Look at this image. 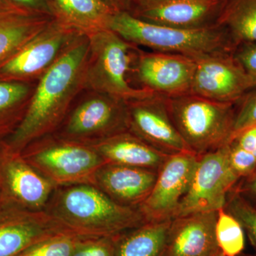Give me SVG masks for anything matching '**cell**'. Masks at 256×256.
I'll return each instance as SVG.
<instances>
[{"label":"cell","mask_w":256,"mask_h":256,"mask_svg":"<svg viewBox=\"0 0 256 256\" xmlns=\"http://www.w3.org/2000/svg\"><path fill=\"white\" fill-rule=\"evenodd\" d=\"M89 47L88 36L82 34L42 76L22 121L2 146L21 153L28 144L50 136L62 126L72 101L85 88Z\"/></svg>","instance_id":"1"},{"label":"cell","mask_w":256,"mask_h":256,"mask_svg":"<svg viewBox=\"0 0 256 256\" xmlns=\"http://www.w3.org/2000/svg\"><path fill=\"white\" fill-rule=\"evenodd\" d=\"M45 210L84 238L117 236L146 222L139 208L120 204L88 184L57 188Z\"/></svg>","instance_id":"2"},{"label":"cell","mask_w":256,"mask_h":256,"mask_svg":"<svg viewBox=\"0 0 256 256\" xmlns=\"http://www.w3.org/2000/svg\"><path fill=\"white\" fill-rule=\"evenodd\" d=\"M108 28L136 46L192 58L234 54L236 50L226 31L217 24L206 28L184 30L148 22L124 12L114 13Z\"/></svg>","instance_id":"3"},{"label":"cell","mask_w":256,"mask_h":256,"mask_svg":"<svg viewBox=\"0 0 256 256\" xmlns=\"http://www.w3.org/2000/svg\"><path fill=\"white\" fill-rule=\"evenodd\" d=\"M87 35L90 47L85 88L127 102L156 95L146 89L134 87L130 82L139 50L137 46L109 28Z\"/></svg>","instance_id":"4"},{"label":"cell","mask_w":256,"mask_h":256,"mask_svg":"<svg viewBox=\"0 0 256 256\" xmlns=\"http://www.w3.org/2000/svg\"><path fill=\"white\" fill-rule=\"evenodd\" d=\"M166 102L175 127L195 156L216 150L232 138L236 104L192 94L166 98Z\"/></svg>","instance_id":"5"},{"label":"cell","mask_w":256,"mask_h":256,"mask_svg":"<svg viewBox=\"0 0 256 256\" xmlns=\"http://www.w3.org/2000/svg\"><path fill=\"white\" fill-rule=\"evenodd\" d=\"M24 159L56 188L74 185L95 186L98 170L107 164L90 146L52 134L28 144Z\"/></svg>","instance_id":"6"},{"label":"cell","mask_w":256,"mask_h":256,"mask_svg":"<svg viewBox=\"0 0 256 256\" xmlns=\"http://www.w3.org/2000/svg\"><path fill=\"white\" fill-rule=\"evenodd\" d=\"M82 32L54 18L18 53L0 66V80L34 82L40 78Z\"/></svg>","instance_id":"7"},{"label":"cell","mask_w":256,"mask_h":256,"mask_svg":"<svg viewBox=\"0 0 256 256\" xmlns=\"http://www.w3.org/2000/svg\"><path fill=\"white\" fill-rule=\"evenodd\" d=\"M238 178L229 162L228 142L216 150L198 156L191 185L174 218L224 208Z\"/></svg>","instance_id":"8"},{"label":"cell","mask_w":256,"mask_h":256,"mask_svg":"<svg viewBox=\"0 0 256 256\" xmlns=\"http://www.w3.org/2000/svg\"><path fill=\"white\" fill-rule=\"evenodd\" d=\"M127 130L128 102L92 92L72 111L58 137L90 144Z\"/></svg>","instance_id":"9"},{"label":"cell","mask_w":256,"mask_h":256,"mask_svg":"<svg viewBox=\"0 0 256 256\" xmlns=\"http://www.w3.org/2000/svg\"><path fill=\"white\" fill-rule=\"evenodd\" d=\"M56 188L21 153L8 150L0 144V207L45 210Z\"/></svg>","instance_id":"10"},{"label":"cell","mask_w":256,"mask_h":256,"mask_svg":"<svg viewBox=\"0 0 256 256\" xmlns=\"http://www.w3.org/2000/svg\"><path fill=\"white\" fill-rule=\"evenodd\" d=\"M196 62L188 56L138 50L132 76L140 85L164 98L191 94Z\"/></svg>","instance_id":"11"},{"label":"cell","mask_w":256,"mask_h":256,"mask_svg":"<svg viewBox=\"0 0 256 256\" xmlns=\"http://www.w3.org/2000/svg\"><path fill=\"white\" fill-rule=\"evenodd\" d=\"M198 156L182 152L168 156L158 172L154 186L139 206L146 222L174 218L191 185Z\"/></svg>","instance_id":"12"},{"label":"cell","mask_w":256,"mask_h":256,"mask_svg":"<svg viewBox=\"0 0 256 256\" xmlns=\"http://www.w3.org/2000/svg\"><path fill=\"white\" fill-rule=\"evenodd\" d=\"M191 94L220 102L237 104L252 89V82L232 53L195 57Z\"/></svg>","instance_id":"13"},{"label":"cell","mask_w":256,"mask_h":256,"mask_svg":"<svg viewBox=\"0 0 256 256\" xmlns=\"http://www.w3.org/2000/svg\"><path fill=\"white\" fill-rule=\"evenodd\" d=\"M128 130L168 156L191 152L175 127L162 96L128 102Z\"/></svg>","instance_id":"14"},{"label":"cell","mask_w":256,"mask_h":256,"mask_svg":"<svg viewBox=\"0 0 256 256\" xmlns=\"http://www.w3.org/2000/svg\"><path fill=\"white\" fill-rule=\"evenodd\" d=\"M66 233L72 234L46 210L0 207V256H18L36 242Z\"/></svg>","instance_id":"15"},{"label":"cell","mask_w":256,"mask_h":256,"mask_svg":"<svg viewBox=\"0 0 256 256\" xmlns=\"http://www.w3.org/2000/svg\"><path fill=\"white\" fill-rule=\"evenodd\" d=\"M217 212H196L172 220L165 256L222 254L216 238Z\"/></svg>","instance_id":"16"},{"label":"cell","mask_w":256,"mask_h":256,"mask_svg":"<svg viewBox=\"0 0 256 256\" xmlns=\"http://www.w3.org/2000/svg\"><path fill=\"white\" fill-rule=\"evenodd\" d=\"M224 0H172L133 11L143 21L184 30H197L216 24Z\"/></svg>","instance_id":"17"},{"label":"cell","mask_w":256,"mask_h":256,"mask_svg":"<svg viewBox=\"0 0 256 256\" xmlns=\"http://www.w3.org/2000/svg\"><path fill=\"white\" fill-rule=\"evenodd\" d=\"M158 172L143 168L106 164L96 174L95 186L120 204L139 208L150 194Z\"/></svg>","instance_id":"18"},{"label":"cell","mask_w":256,"mask_h":256,"mask_svg":"<svg viewBox=\"0 0 256 256\" xmlns=\"http://www.w3.org/2000/svg\"><path fill=\"white\" fill-rule=\"evenodd\" d=\"M105 160L107 164L124 165L159 171L168 154L158 150L129 131L87 144Z\"/></svg>","instance_id":"19"},{"label":"cell","mask_w":256,"mask_h":256,"mask_svg":"<svg viewBox=\"0 0 256 256\" xmlns=\"http://www.w3.org/2000/svg\"><path fill=\"white\" fill-rule=\"evenodd\" d=\"M54 18L30 12L0 16V66L18 53Z\"/></svg>","instance_id":"20"},{"label":"cell","mask_w":256,"mask_h":256,"mask_svg":"<svg viewBox=\"0 0 256 256\" xmlns=\"http://www.w3.org/2000/svg\"><path fill=\"white\" fill-rule=\"evenodd\" d=\"M171 222H146L117 236L116 256H165Z\"/></svg>","instance_id":"21"},{"label":"cell","mask_w":256,"mask_h":256,"mask_svg":"<svg viewBox=\"0 0 256 256\" xmlns=\"http://www.w3.org/2000/svg\"><path fill=\"white\" fill-rule=\"evenodd\" d=\"M57 18L86 34L106 30L116 12L101 0H52Z\"/></svg>","instance_id":"22"},{"label":"cell","mask_w":256,"mask_h":256,"mask_svg":"<svg viewBox=\"0 0 256 256\" xmlns=\"http://www.w3.org/2000/svg\"><path fill=\"white\" fill-rule=\"evenodd\" d=\"M35 87L33 82L0 80V144L21 124Z\"/></svg>","instance_id":"23"},{"label":"cell","mask_w":256,"mask_h":256,"mask_svg":"<svg viewBox=\"0 0 256 256\" xmlns=\"http://www.w3.org/2000/svg\"><path fill=\"white\" fill-rule=\"evenodd\" d=\"M217 24L226 31L235 48L256 43V0H224Z\"/></svg>","instance_id":"24"},{"label":"cell","mask_w":256,"mask_h":256,"mask_svg":"<svg viewBox=\"0 0 256 256\" xmlns=\"http://www.w3.org/2000/svg\"><path fill=\"white\" fill-rule=\"evenodd\" d=\"M216 238L224 256H240L245 248V232L242 224L225 208L217 212Z\"/></svg>","instance_id":"25"},{"label":"cell","mask_w":256,"mask_h":256,"mask_svg":"<svg viewBox=\"0 0 256 256\" xmlns=\"http://www.w3.org/2000/svg\"><path fill=\"white\" fill-rule=\"evenodd\" d=\"M82 237L60 234L34 244L18 256H72Z\"/></svg>","instance_id":"26"},{"label":"cell","mask_w":256,"mask_h":256,"mask_svg":"<svg viewBox=\"0 0 256 256\" xmlns=\"http://www.w3.org/2000/svg\"><path fill=\"white\" fill-rule=\"evenodd\" d=\"M230 194L224 208L240 222L256 249V208L240 194Z\"/></svg>","instance_id":"27"},{"label":"cell","mask_w":256,"mask_h":256,"mask_svg":"<svg viewBox=\"0 0 256 256\" xmlns=\"http://www.w3.org/2000/svg\"><path fill=\"white\" fill-rule=\"evenodd\" d=\"M237 104L232 138L256 124V88L246 92Z\"/></svg>","instance_id":"28"},{"label":"cell","mask_w":256,"mask_h":256,"mask_svg":"<svg viewBox=\"0 0 256 256\" xmlns=\"http://www.w3.org/2000/svg\"><path fill=\"white\" fill-rule=\"evenodd\" d=\"M116 237L82 238L72 256H116Z\"/></svg>","instance_id":"29"},{"label":"cell","mask_w":256,"mask_h":256,"mask_svg":"<svg viewBox=\"0 0 256 256\" xmlns=\"http://www.w3.org/2000/svg\"><path fill=\"white\" fill-rule=\"evenodd\" d=\"M228 156L230 166L239 178L248 176L256 171V156L232 139L228 142Z\"/></svg>","instance_id":"30"},{"label":"cell","mask_w":256,"mask_h":256,"mask_svg":"<svg viewBox=\"0 0 256 256\" xmlns=\"http://www.w3.org/2000/svg\"><path fill=\"white\" fill-rule=\"evenodd\" d=\"M233 54L248 76L252 89L256 88V43L240 45L236 48Z\"/></svg>","instance_id":"31"},{"label":"cell","mask_w":256,"mask_h":256,"mask_svg":"<svg viewBox=\"0 0 256 256\" xmlns=\"http://www.w3.org/2000/svg\"><path fill=\"white\" fill-rule=\"evenodd\" d=\"M20 9L57 18V13L52 0H6Z\"/></svg>","instance_id":"32"},{"label":"cell","mask_w":256,"mask_h":256,"mask_svg":"<svg viewBox=\"0 0 256 256\" xmlns=\"http://www.w3.org/2000/svg\"><path fill=\"white\" fill-rule=\"evenodd\" d=\"M230 139L240 148L256 156V124L248 128Z\"/></svg>","instance_id":"33"},{"label":"cell","mask_w":256,"mask_h":256,"mask_svg":"<svg viewBox=\"0 0 256 256\" xmlns=\"http://www.w3.org/2000/svg\"><path fill=\"white\" fill-rule=\"evenodd\" d=\"M116 12H129L132 10L133 0H101Z\"/></svg>","instance_id":"34"},{"label":"cell","mask_w":256,"mask_h":256,"mask_svg":"<svg viewBox=\"0 0 256 256\" xmlns=\"http://www.w3.org/2000/svg\"><path fill=\"white\" fill-rule=\"evenodd\" d=\"M170 1H172V0H133L132 10L131 12L136 10L156 6V5L162 4Z\"/></svg>","instance_id":"35"},{"label":"cell","mask_w":256,"mask_h":256,"mask_svg":"<svg viewBox=\"0 0 256 256\" xmlns=\"http://www.w3.org/2000/svg\"><path fill=\"white\" fill-rule=\"evenodd\" d=\"M26 10L16 8L14 5L12 4L6 0H0V16L1 15L12 14V13L25 12ZM28 12V11H26Z\"/></svg>","instance_id":"36"},{"label":"cell","mask_w":256,"mask_h":256,"mask_svg":"<svg viewBox=\"0 0 256 256\" xmlns=\"http://www.w3.org/2000/svg\"><path fill=\"white\" fill-rule=\"evenodd\" d=\"M246 190L248 192L249 194L252 195L256 198V170L252 173V178H250L249 182L248 183Z\"/></svg>","instance_id":"37"},{"label":"cell","mask_w":256,"mask_h":256,"mask_svg":"<svg viewBox=\"0 0 256 256\" xmlns=\"http://www.w3.org/2000/svg\"><path fill=\"white\" fill-rule=\"evenodd\" d=\"M216 256H224V255H223V254H220V255Z\"/></svg>","instance_id":"38"},{"label":"cell","mask_w":256,"mask_h":256,"mask_svg":"<svg viewBox=\"0 0 256 256\" xmlns=\"http://www.w3.org/2000/svg\"><path fill=\"white\" fill-rule=\"evenodd\" d=\"M240 256H245L240 255Z\"/></svg>","instance_id":"39"}]
</instances>
